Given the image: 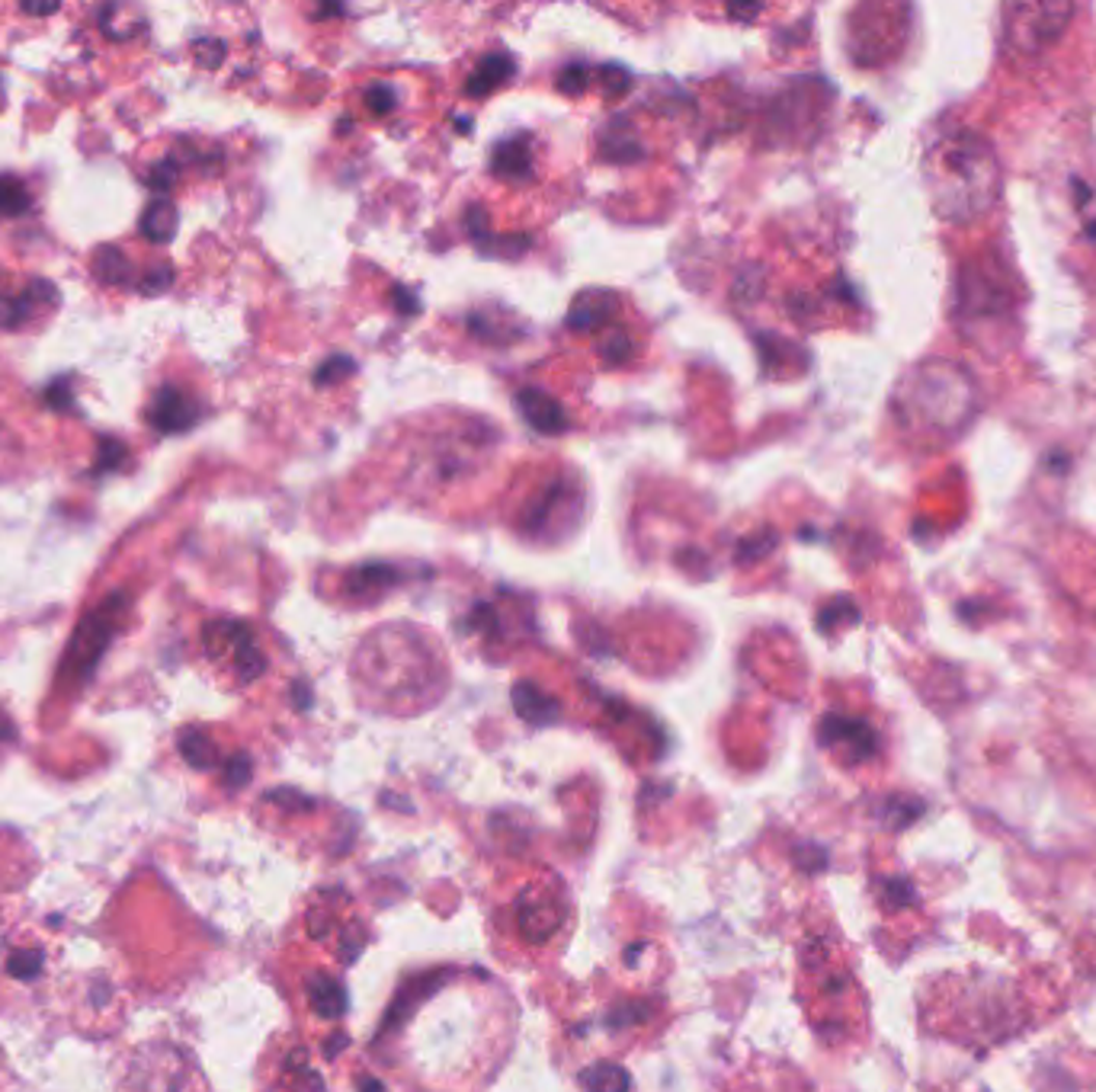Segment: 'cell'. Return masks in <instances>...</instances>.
<instances>
[{
  "mask_svg": "<svg viewBox=\"0 0 1096 1092\" xmlns=\"http://www.w3.org/2000/svg\"><path fill=\"white\" fill-rule=\"evenodd\" d=\"M125 462V446L113 436H103L96 446V468L100 471H113Z\"/></svg>",
  "mask_w": 1096,
  "mask_h": 1092,
  "instance_id": "cell-19",
  "label": "cell"
},
{
  "mask_svg": "<svg viewBox=\"0 0 1096 1092\" xmlns=\"http://www.w3.org/2000/svg\"><path fill=\"white\" fill-rule=\"evenodd\" d=\"M353 369H357V366L349 363V356H334V360H328L321 369L314 372V381H317V384H334L337 378L349 375Z\"/></svg>",
  "mask_w": 1096,
  "mask_h": 1092,
  "instance_id": "cell-21",
  "label": "cell"
},
{
  "mask_svg": "<svg viewBox=\"0 0 1096 1092\" xmlns=\"http://www.w3.org/2000/svg\"><path fill=\"white\" fill-rule=\"evenodd\" d=\"M23 13H32V17H52V13H58V7L55 4H43V7H23Z\"/></svg>",
  "mask_w": 1096,
  "mask_h": 1092,
  "instance_id": "cell-33",
  "label": "cell"
},
{
  "mask_svg": "<svg viewBox=\"0 0 1096 1092\" xmlns=\"http://www.w3.org/2000/svg\"><path fill=\"white\" fill-rule=\"evenodd\" d=\"M176 231V208L167 199H154L141 215V234L154 243H167Z\"/></svg>",
  "mask_w": 1096,
  "mask_h": 1092,
  "instance_id": "cell-11",
  "label": "cell"
},
{
  "mask_svg": "<svg viewBox=\"0 0 1096 1092\" xmlns=\"http://www.w3.org/2000/svg\"><path fill=\"white\" fill-rule=\"evenodd\" d=\"M26 308H29V298H7V295H0V327H4V331L17 327L23 317H26Z\"/></svg>",
  "mask_w": 1096,
  "mask_h": 1092,
  "instance_id": "cell-20",
  "label": "cell"
},
{
  "mask_svg": "<svg viewBox=\"0 0 1096 1092\" xmlns=\"http://www.w3.org/2000/svg\"><path fill=\"white\" fill-rule=\"evenodd\" d=\"M148 420H151V427L161 430V433H184L199 420V407H196V401H190L180 392V387L164 384V387H158L154 398H151Z\"/></svg>",
  "mask_w": 1096,
  "mask_h": 1092,
  "instance_id": "cell-8",
  "label": "cell"
},
{
  "mask_svg": "<svg viewBox=\"0 0 1096 1092\" xmlns=\"http://www.w3.org/2000/svg\"><path fill=\"white\" fill-rule=\"evenodd\" d=\"M821 744L827 750H840L846 756V763H863L869 756L878 753V737L875 730L860 721V718H846V715H827L821 721Z\"/></svg>",
  "mask_w": 1096,
  "mask_h": 1092,
  "instance_id": "cell-7",
  "label": "cell"
},
{
  "mask_svg": "<svg viewBox=\"0 0 1096 1092\" xmlns=\"http://www.w3.org/2000/svg\"><path fill=\"white\" fill-rule=\"evenodd\" d=\"M369 103H372L375 113H388V110H392V103H395V93L388 87H372L369 90Z\"/></svg>",
  "mask_w": 1096,
  "mask_h": 1092,
  "instance_id": "cell-31",
  "label": "cell"
},
{
  "mask_svg": "<svg viewBox=\"0 0 1096 1092\" xmlns=\"http://www.w3.org/2000/svg\"><path fill=\"white\" fill-rule=\"evenodd\" d=\"M1090 234H1093V237H1096V225H1090Z\"/></svg>",
  "mask_w": 1096,
  "mask_h": 1092,
  "instance_id": "cell-34",
  "label": "cell"
},
{
  "mask_svg": "<svg viewBox=\"0 0 1096 1092\" xmlns=\"http://www.w3.org/2000/svg\"><path fill=\"white\" fill-rule=\"evenodd\" d=\"M513 923L519 939L549 942L564 923V900L549 885H529L513 900Z\"/></svg>",
  "mask_w": 1096,
  "mask_h": 1092,
  "instance_id": "cell-6",
  "label": "cell"
},
{
  "mask_svg": "<svg viewBox=\"0 0 1096 1092\" xmlns=\"http://www.w3.org/2000/svg\"><path fill=\"white\" fill-rule=\"evenodd\" d=\"M628 352H631V346H628L625 337H610V340L603 343V356H607L610 363H622Z\"/></svg>",
  "mask_w": 1096,
  "mask_h": 1092,
  "instance_id": "cell-30",
  "label": "cell"
},
{
  "mask_svg": "<svg viewBox=\"0 0 1096 1092\" xmlns=\"http://www.w3.org/2000/svg\"><path fill=\"white\" fill-rule=\"evenodd\" d=\"M247 775H251V763H247V756H234L228 763V769H225V782L237 788V785L247 782Z\"/></svg>",
  "mask_w": 1096,
  "mask_h": 1092,
  "instance_id": "cell-29",
  "label": "cell"
},
{
  "mask_svg": "<svg viewBox=\"0 0 1096 1092\" xmlns=\"http://www.w3.org/2000/svg\"><path fill=\"white\" fill-rule=\"evenodd\" d=\"M29 208V193L17 176H0V219L23 215Z\"/></svg>",
  "mask_w": 1096,
  "mask_h": 1092,
  "instance_id": "cell-16",
  "label": "cell"
},
{
  "mask_svg": "<svg viewBox=\"0 0 1096 1092\" xmlns=\"http://www.w3.org/2000/svg\"><path fill=\"white\" fill-rule=\"evenodd\" d=\"M981 413V392L962 363L924 360L895 387L898 427L927 449L962 439Z\"/></svg>",
  "mask_w": 1096,
  "mask_h": 1092,
  "instance_id": "cell-1",
  "label": "cell"
},
{
  "mask_svg": "<svg viewBox=\"0 0 1096 1092\" xmlns=\"http://www.w3.org/2000/svg\"><path fill=\"white\" fill-rule=\"evenodd\" d=\"M180 753L196 769H212L219 763L216 744H212V740L205 734H199V730H184L180 734Z\"/></svg>",
  "mask_w": 1096,
  "mask_h": 1092,
  "instance_id": "cell-14",
  "label": "cell"
},
{
  "mask_svg": "<svg viewBox=\"0 0 1096 1092\" xmlns=\"http://www.w3.org/2000/svg\"><path fill=\"white\" fill-rule=\"evenodd\" d=\"M308 997H311V1006L314 1012H321L325 1018H337L346 1006L343 1000V990L337 986V980H331L328 974H317L308 986Z\"/></svg>",
  "mask_w": 1096,
  "mask_h": 1092,
  "instance_id": "cell-13",
  "label": "cell"
},
{
  "mask_svg": "<svg viewBox=\"0 0 1096 1092\" xmlns=\"http://www.w3.org/2000/svg\"><path fill=\"white\" fill-rule=\"evenodd\" d=\"M584 1083L590 1092H625L628 1089V1076L619 1067H596L593 1073L584 1076Z\"/></svg>",
  "mask_w": 1096,
  "mask_h": 1092,
  "instance_id": "cell-18",
  "label": "cell"
},
{
  "mask_svg": "<svg viewBox=\"0 0 1096 1092\" xmlns=\"http://www.w3.org/2000/svg\"><path fill=\"white\" fill-rule=\"evenodd\" d=\"M170 282H173V269L161 266V269H154V272H148L145 279H141V292H145V295H161Z\"/></svg>",
  "mask_w": 1096,
  "mask_h": 1092,
  "instance_id": "cell-25",
  "label": "cell"
},
{
  "mask_svg": "<svg viewBox=\"0 0 1096 1092\" xmlns=\"http://www.w3.org/2000/svg\"><path fill=\"white\" fill-rule=\"evenodd\" d=\"M513 401H516L519 413L526 416V423H529L533 430L549 433V436L568 430V416H564L561 404L552 401L545 392H536V387H523V392H516Z\"/></svg>",
  "mask_w": 1096,
  "mask_h": 1092,
  "instance_id": "cell-9",
  "label": "cell"
},
{
  "mask_svg": "<svg viewBox=\"0 0 1096 1092\" xmlns=\"http://www.w3.org/2000/svg\"><path fill=\"white\" fill-rule=\"evenodd\" d=\"M222 58H225V46H222V42H216V39L196 42V61H199L202 67H219Z\"/></svg>",
  "mask_w": 1096,
  "mask_h": 1092,
  "instance_id": "cell-24",
  "label": "cell"
},
{
  "mask_svg": "<svg viewBox=\"0 0 1096 1092\" xmlns=\"http://www.w3.org/2000/svg\"><path fill=\"white\" fill-rule=\"evenodd\" d=\"M513 75V58L510 55H490L478 64L475 78L469 81V93L472 96H487L494 87H501L507 78Z\"/></svg>",
  "mask_w": 1096,
  "mask_h": 1092,
  "instance_id": "cell-10",
  "label": "cell"
},
{
  "mask_svg": "<svg viewBox=\"0 0 1096 1092\" xmlns=\"http://www.w3.org/2000/svg\"><path fill=\"white\" fill-rule=\"evenodd\" d=\"M119 615H122V596H110L100 609H93L90 615H84V622L78 625L75 638H71V648H67V657L61 663V677H71L75 683H84L90 673L96 660L103 657L106 644H110L113 631L119 625Z\"/></svg>",
  "mask_w": 1096,
  "mask_h": 1092,
  "instance_id": "cell-5",
  "label": "cell"
},
{
  "mask_svg": "<svg viewBox=\"0 0 1096 1092\" xmlns=\"http://www.w3.org/2000/svg\"><path fill=\"white\" fill-rule=\"evenodd\" d=\"M886 897L892 907H907L917 900V894L907 888V881H886Z\"/></svg>",
  "mask_w": 1096,
  "mask_h": 1092,
  "instance_id": "cell-26",
  "label": "cell"
},
{
  "mask_svg": "<svg viewBox=\"0 0 1096 1092\" xmlns=\"http://www.w3.org/2000/svg\"><path fill=\"white\" fill-rule=\"evenodd\" d=\"M173 180H176V167H173L170 161H164V164H158V167L151 170L148 186H154V190H170Z\"/></svg>",
  "mask_w": 1096,
  "mask_h": 1092,
  "instance_id": "cell-28",
  "label": "cell"
},
{
  "mask_svg": "<svg viewBox=\"0 0 1096 1092\" xmlns=\"http://www.w3.org/2000/svg\"><path fill=\"white\" fill-rule=\"evenodd\" d=\"M1071 20V4H1007L1001 46L1013 58H1039L1062 39Z\"/></svg>",
  "mask_w": 1096,
  "mask_h": 1092,
  "instance_id": "cell-4",
  "label": "cell"
},
{
  "mask_svg": "<svg viewBox=\"0 0 1096 1092\" xmlns=\"http://www.w3.org/2000/svg\"><path fill=\"white\" fill-rule=\"evenodd\" d=\"M513 701H516V712L526 718V721H533V724H545V721H555V701L552 698H545L536 686H529V683H519L516 689H513Z\"/></svg>",
  "mask_w": 1096,
  "mask_h": 1092,
  "instance_id": "cell-12",
  "label": "cell"
},
{
  "mask_svg": "<svg viewBox=\"0 0 1096 1092\" xmlns=\"http://www.w3.org/2000/svg\"><path fill=\"white\" fill-rule=\"evenodd\" d=\"M924 176L936 215L949 225L984 219L1004 186L994 145L972 128H946L924 154Z\"/></svg>",
  "mask_w": 1096,
  "mask_h": 1092,
  "instance_id": "cell-2",
  "label": "cell"
},
{
  "mask_svg": "<svg viewBox=\"0 0 1096 1092\" xmlns=\"http://www.w3.org/2000/svg\"><path fill=\"white\" fill-rule=\"evenodd\" d=\"M1019 308V282L997 254H981L959 269L956 321L962 337L981 340L1013 331Z\"/></svg>",
  "mask_w": 1096,
  "mask_h": 1092,
  "instance_id": "cell-3",
  "label": "cell"
},
{
  "mask_svg": "<svg viewBox=\"0 0 1096 1092\" xmlns=\"http://www.w3.org/2000/svg\"><path fill=\"white\" fill-rule=\"evenodd\" d=\"M529 167V151L523 148V138L504 141V145L494 151V170H501L507 176H519Z\"/></svg>",
  "mask_w": 1096,
  "mask_h": 1092,
  "instance_id": "cell-17",
  "label": "cell"
},
{
  "mask_svg": "<svg viewBox=\"0 0 1096 1092\" xmlns=\"http://www.w3.org/2000/svg\"><path fill=\"white\" fill-rule=\"evenodd\" d=\"M93 269L103 282H110V286H119V282H129V260L116 251V247H100L96 251V260H93Z\"/></svg>",
  "mask_w": 1096,
  "mask_h": 1092,
  "instance_id": "cell-15",
  "label": "cell"
},
{
  "mask_svg": "<svg viewBox=\"0 0 1096 1092\" xmlns=\"http://www.w3.org/2000/svg\"><path fill=\"white\" fill-rule=\"evenodd\" d=\"M466 222H469V228H472L475 237H484V234H487V215H484L481 208H472Z\"/></svg>",
  "mask_w": 1096,
  "mask_h": 1092,
  "instance_id": "cell-32",
  "label": "cell"
},
{
  "mask_svg": "<svg viewBox=\"0 0 1096 1092\" xmlns=\"http://www.w3.org/2000/svg\"><path fill=\"white\" fill-rule=\"evenodd\" d=\"M603 317H607V311L590 308V305H581V308H574V311H571L568 324H571V327H578V331H593L599 321H603Z\"/></svg>",
  "mask_w": 1096,
  "mask_h": 1092,
  "instance_id": "cell-23",
  "label": "cell"
},
{
  "mask_svg": "<svg viewBox=\"0 0 1096 1092\" xmlns=\"http://www.w3.org/2000/svg\"><path fill=\"white\" fill-rule=\"evenodd\" d=\"M860 622V609L850 603V599H837V603H834V609H824L821 612V628L827 631V628H834V622Z\"/></svg>",
  "mask_w": 1096,
  "mask_h": 1092,
  "instance_id": "cell-22",
  "label": "cell"
},
{
  "mask_svg": "<svg viewBox=\"0 0 1096 1092\" xmlns=\"http://www.w3.org/2000/svg\"><path fill=\"white\" fill-rule=\"evenodd\" d=\"M46 401H49L55 410H71V404H75V401H71V384H67V381H55V384H49Z\"/></svg>",
  "mask_w": 1096,
  "mask_h": 1092,
  "instance_id": "cell-27",
  "label": "cell"
}]
</instances>
